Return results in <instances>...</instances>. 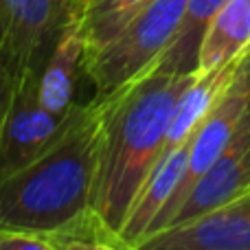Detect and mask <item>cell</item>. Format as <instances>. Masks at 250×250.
<instances>
[{
  "instance_id": "obj_16",
  "label": "cell",
  "mask_w": 250,
  "mask_h": 250,
  "mask_svg": "<svg viewBox=\"0 0 250 250\" xmlns=\"http://www.w3.org/2000/svg\"><path fill=\"white\" fill-rule=\"evenodd\" d=\"M18 75H20V68L13 62L7 46H2L0 48V127H2L4 114H7L9 101H11L13 88H16V82H18Z\"/></svg>"
},
{
  "instance_id": "obj_6",
  "label": "cell",
  "mask_w": 250,
  "mask_h": 250,
  "mask_svg": "<svg viewBox=\"0 0 250 250\" xmlns=\"http://www.w3.org/2000/svg\"><path fill=\"white\" fill-rule=\"evenodd\" d=\"M136 250H250V191L189 222L156 230Z\"/></svg>"
},
{
  "instance_id": "obj_3",
  "label": "cell",
  "mask_w": 250,
  "mask_h": 250,
  "mask_svg": "<svg viewBox=\"0 0 250 250\" xmlns=\"http://www.w3.org/2000/svg\"><path fill=\"white\" fill-rule=\"evenodd\" d=\"M185 9L187 0H151L99 51L83 57V75L95 86V99L117 92L163 60Z\"/></svg>"
},
{
  "instance_id": "obj_10",
  "label": "cell",
  "mask_w": 250,
  "mask_h": 250,
  "mask_svg": "<svg viewBox=\"0 0 250 250\" xmlns=\"http://www.w3.org/2000/svg\"><path fill=\"white\" fill-rule=\"evenodd\" d=\"M189 143L191 136L185 143L171 149L165 158L158 160L154 169L149 171L147 180L143 182L141 191L134 198V204L125 217L119 235L132 246H138L147 233L151 230L158 215L167 208L171 198L176 195L182 178L187 171V158H189Z\"/></svg>"
},
{
  "instance_id": "obj_9",
  "label": "cell",
  "mask_w": 250,
  "mask_h": 250,
  "mask_svg": "<svg viewBox=\"0 0 250 250\" xmlns=\"http://www.w3.org/2000/svg\"><path fill=\"white\" fill-rule=\"evenodd\" d=\"M79 73H83V38L75 16L66 11L51 51L40 68V104L57 117H66L75 108Z\"/></svg>"
},
{
  "instance_id": "obj_12",
  "label": "cell",
  "mask_w": 250,
  "mask_h": 250,
  "mask_svg": "<svg viewBox=\"0 0 250 250\" xmlns=\"http://www.w3.org/2000/svg\"><path fill=\"white\" fill-rule=\"evenodd\" d=\"M250 51V0H226L208 22L198 51V73L222 68Z\"/></svg>"
},
{
  "instance_id": "obj_13",
  "label": "cell",
  "mask_w": 250,
  "mask_h": 250,
  "mask_svg": "<svg viewBox=\"0 0 250 250\" xmlns=\"http://www.w3.org/2000/svg\"><path fill=\"white\" fill-rule=\"evenodd\" d=\"M151 0H75L68 11L75 16L83 38V57L99 51Z\"/></svg>"
},
{
  "instance_id": "obj_2",
  "label": "cell",
  "mask_w": 250,
  "mask_h": 250,
  "mask_svg": "<svg viewBox=\"0 0 250 250\" xmlns=\"http://www.w3.org/2000/svg\"><path fill=\"white\" fill-rule=\"evenodd\" d=\"M104 127V104H77L57 138L0 180V230L53 235L90 208Z\"/></svg>"
},
{
  "instance_id": "obj_8",
  "label": "cell",
  "mask_w": 250,
  "mask_h": 250,
  "mask_svg": "<svg viewBox=\"0 0 250 250\" xmlns=\"http://www.w3.org/2000/svg\"><path fill=\"white\" fill-rule=\"evenodd\" d=\"M7 18V51L18 68H42L62 20L66 0H0Z\"/></svg>"
},
{
  "instance_id": "obj_11",
  "label": "cell",
  "mask_w": 250,
  "mask_h": 250,
  "mask_svg": "<svg viewBox=\"0 0 250 250\" xmlns=\"http://www.w3.org/2000/svg\"><path fill=\"white\" fill-rule=\"evenodd\" d=\"M242 57L233 60L230 64L222 66V68L208 70V73H198V77L185 88V92L180 95L176 108H173L171 119H169V127H167V134H165L163 147H160L158 160L165 158L169 151L176 149L180 143H185L195 132V127L202 123V119L211 112L213 105L217 104V99L224 95L229 83L233 82Z\"/></svg>"
},
{
  "instance_id": "obj_4",
  "label": "cell",
  "mask_w": 250,
  "mask_h": 250,
  "mask_svg": "<svg viewBox=\"0 0 250 250\" xmlns=\"http://www.w3.org/2000/svg\"><path fill=\"white\" fill-rule=\"evenodd\" d=\"M248 108H250V51L242 57L237 73H235L233 82L229 83V88L224 90V95L217 99L213 110L202 119V123L191 134L185 178H182V182H180V187H178L176 195L171 198V202L167 204V208H165L158 215V220L154 222V226H151V230L147 233V237L169 224V220H171L173 213L178 211V207H180L182 200L187 198V193H189L191 187L195 185V180H198V178L215 163L217 156L226 149V145H229L230 138L237 132L239 123L246 117Z\"/></svg>"
},
{
  "instance_id": "obj_14",
  "label": "cell",
  "mask_w": 250,
  "mask_h": 250,
  "mask_svg": "<svg viewBox=\"0 0 250 250\" xmlns=\"http://www.w3.org/2000/svg\"><path fill=\"white\" fill-rule=\"evenodd\" d=\"M226 0H187V9L182 22L178 26V33L173 38L169 51L158 62V68L165 73L189 75L198 73V51L202 35L207 31L208 22L217 13V9Z\"/></svg>"
},
{
  "instance_id": "obj_17",
  "label": "cell",
  "mask_w": 250,
  "mask_h": 250,
  "mask_svg": "<svg viewBox=\"0 0 250 250\" xmlns=\"http://www.w3.org/2000/svg\"><path fill=\"white\" fill-rule=\"evenodd\" d=\"M0 250H55L48 235L0 230Z\"/></svg>"
},
{
  "instance_id": "obj_1",
  "label": "cell",
  "mask_w": 250,
  "mask_h": 250,
  "mask_svg": "<svg viewBox=\"0 0 250 250\" xmlns=\"http://www.w3.org/2000/svg\"><path fill=\"white\" fill-rule=\"evenodd\" d=\"M198 73H165L158 66L104 97V127L90 208L121 230L143 182L156 167L169 119Z\"/></svg>"
},
{
  "instance_id": "obj_15",
  "label": "cell",
  "mask_w": 250,
  "mask_h": 250,
  "mask_svg": "<svg viewBox=\"0 0 250 250\" xmlns=\"http://www.w3.org/2000/svg\"><path fill=\"white\" fill-rule=\"evenodd\" d=\"M48 237L55 250H136L117 230L105 226L95 211H88L77 222Z\"/></svg>"
},
{
  "instance_id": "obj_7",
  "label": "cell",
  "mask_w": 250,
  "mask_h": 250,
  "mask_svg": "<svg viewBox=\"0 0 250 250\" xmlns=\"http://www.w3.org/2000/svg\"><path fill=\"white\" fill-rule=\"evenodd\" d=\"M250 191V108L217 160L195 180L167 226L182 224ZM165 226V229H167Z\"/></svg>"
},
{
  "instance_id": "obj_18",
  "label": "cell",
  "mask_w": 250,
  "mask_h": 250,
  "mask_svg": "<svg viewBox=\"0 0 250 250\" xmlns=\"http://www.w3.org/2000/svg\"><path fill=\"white\" fill-rule=\"evenodd\" d=\"M4 42H7V18H4V11L0 7V48L4 46Z\"/></svg>"
},
{
  "instance_id": "obj_19",
  "label": "cell",
  "mask_w": 250,
  "mask_h": 250,
  "mask_svg": "<svg viewBox=\"0 0 250 250\" xmlns=\"http://www.w3.org/2000/svg\"><path fill=\"white\" fill-rule=\"evenodd\" d=\"M75 2V0H66V4H68V7H70V4H73Z\"/></svg>"
},
{
  "instance_id": "obj_5",
  "label": "cell",
  "mask_w": 250,
  "mask_h": 250,
  "mask_svg": "<svg viewBox=\"0 0 250 250\" xmlns=\"http://www.w3.org/2000/svg\"><path fill=\"white\" fill-rule=\"evenodd\" d=\"M38 79L40 68H24L18 75L0 127V180L42 154L70 117V112L66 117H57L40 104Z\"/></svg>"
}]
</instances>
